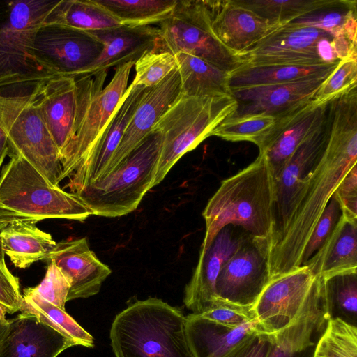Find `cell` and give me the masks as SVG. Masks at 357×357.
I'll use <instances>...</instances> for the list:
<instances>
[{"mask_svg":"<svg viewBox=\"0 0 357 357\" xmlns=\"http://www.w3.org/2000/svg\"><path fill=\"white\" fill-rule=\"evenodd\" d=\"M202 215L206 231L199 255L230 225L243 228L268 252L275 229V183L266 156L259 153L252 163L223 180Z\"/></svg>","mask_w":357,"mask_h":357,"instance_id":"6da1fadb","label":"cell"},{"mask_svg":"<svg viewBox=\"0 0 357 357\" xmlns=\"http://www.w3.org/2000/svg\"><path fill=\"white\" fill-rule=\"evenodd\" d=\"M109 337L116 357H195L186 317L157 298L137 301L119 313Z\"/></svg>","mask_w":357,"mask_h":357,"instance_id":"7a4b0ae2","label":"cell"},{"mask_svg":"<svg viewBox=\"0 0 357 357\" xmlns=\"http://www.w3.org/2000/svg\"><path fill=\"white\" fill-rule=\"evenodd\" d=\"M0 173V213L40 221L64 218L83 221L93 215L76 194L50 183L37 169L18 154Z\"/></svg>","mask_w":357,"mask_h":357,"instance_id":"3957f363","label":"cell"},{"mask_svg":"<svg viewBox=\"0 0 357 357\" xmlns=\"http://www.w3.org/2000/svg\"><path fill=\"white\" fill-rule=\"evenodd\" d=\"M237 102L232 95H181L161 116L151 132L161 138L153 185L159 184L186 153L210 137L213 129L234 113Z\"/></svg>","mask_w":357,"mask_h":357,"instance_id":"277c9868","label":"cell"},{"mask_svg":"<svg viewBox=\"0 0 357 357\" xmlns=\"http://www.w3.org/2000/svg\"><path fill=\"white\" fill-rule=\"evenodd\" d=\"M161 138L151 132L106 176L77 195L93 215L115 218L134 211L154 187Z\"/></svg>","mask_w":357,"mask_h":357,"instance_id":"5b68a950","label":"cell"},{"mask_svg":"<svg viewBox=\"0 0 357 357\" xmlns=\"http://www.w3.org/2000/svg\"><path fill=\"white\" fill-rule=\"evenodd\" d=\"M135 63L116 66L114 75L105 87L107 71L75 79L77 107L72 139L61 158L63 179L75 172L101 137L126 93Z\"/></svg>","mask_w":357,"mask_h":357,"instance_id":"8992f818","label":"cell"},{"mask_svg":"<svg viewBox=\"0 0 357 357\" xmlns=\"http://www.w3.org/2000/svg\"><path fill=\"white\" fill-rule=\"evenodd\" d=\"M0 127L8 139V155L22 156L59 185L63 180L60 154L39 107L34 85L25 93L0 91Z\"/></svg>","mask_w":357,"mask_h":357,"instance_id":"52a82bcc","label":"cell"},{"mask_svg":"<svg viewBox=\"0 0 357 357\" xmlns=\"http://www.w3.org/2000/svg\"><path fill=\"white\" fill-rule=\"evenodd\" d=\"M57 1L15 0L7 3L8 17L0 26V89L33 86L52 78L33 51L36 33Z\"/></svg>","mask_w":357,"mask_h":357,"instance_id":"ba28073f","label":"cell"},{"mask_svg":"<svg viewBox=\"0 0 357 357\" xmlns=\"http://www.w3.org/2000/svg\"><path fill=\"white\" fill-rule=\"evenodd\" d=\"M153 52L187 53L230 73L245 64L243 56L226 48L215 36L204 1L176 0L167 18L160 23Z\"/></svg>","mask_w":357,"mask_h":357,"instance_id":"9c48e42d","label":"cell"},{"mask_svg":"<svg viewBox=\"0 0 357 357\" xmlns=\"http://www.w3.org/2000/svg\"><path fill=\"white\" fill-rule=\"evenodd\" d=\"M325 301L323 277L306 266L272 278L252 307L257 331L273 334Z\"/></svg>","mask_w":357,"mask_h":357,"instance_id":"30bf717a","label":"cell"},{"mask_svg":"<svg viewBox=\"0 0 357 357\" xmlns=\"http://www.w3.org/2000/svg\"><path fill=\"white\" fill-rule=\"evenodd\" d=\"M241 56L247 66L337 63L340 61L333 36L292 22L281 25Z\"/></svg>","mask_w":357,"mask_h":357,"instance_id":"8fae6325","label":"cell"},{"mask_svg":"<svg viewBox=\"0 0 357 357\" xmlns=\"http://www.w3.org/2000/svg\"><path fill=\"white\" fill-rule=\"evenodd\" d=\"M102 43L89 31L59 25L42 26L33 51L39 65L50 77H74L100 54Z\"/></svg>","mask_w":357,"mask_h":357,"instance_id":"7c38bea8","label":"cell"},{"mask_svg":"<svg viewBox=\"0 0 357 357\" xmlns=\"http://www.w3.org/2000/svg\"><path fill=\"white\" fill-rule=\"evenodd\" d=\"M269 281L268 247L248 237L220 271L216 294L224 301L253 307Z\"/></svg>","mask_w":357,"mask_h":357,"instance_id":"4fadbf2b","label":"cell"},{"mask_svg":"<svg viewBox=\"0 0 357 357\" xmlns=\"http://www.w3.org/2000/svg\"><path fill=\"white\" fill-rule=\"evenodd\" d=\"M328 103L310 100L275 119L258 146L277 179L297 148L324 122Z\"/></svg>","mask_w":357,"mask_h":357,"instance_id":"5bb4252c","label":"cell"},{"mask_svg":"<svg viewBox=\"0 0 357 357\" xmlns=\"http://www.w3.org/2000/svg\"><path fill=\"white\" fill-rule=\"evenodd\" d=\"M181 95V79L177 68L157 84L144 89L135 113L100 178L112 171L151 132L161 116Z\"/></svg>","mask_w":357,"mask_h":357,"instance_id":"9a60e30c","label":"cell"},{"mask_svg":"<svg viewBox=\"0 0 357 357\" xmlns=\"http://www.w3.org/2000/svg\"><path fill=\"white\" fill-rule=\"evenodd\" d=\"M144 89L132 83L127 88L101 137L86 158L69 176V183L66 186L71 192H79L102 176L135 113Z\"/></svg>","mask_w":357,"mask_h":357,"instance_id":"2e32d148","label":"cell"},{"mask_svg":"<svg viewBox=\"0 0 357 357\" xmlns=\"http://www.w3.org/2000/svg\"><path fill=\"white\" fill-rule=\"evenodd\" d=\"M45 260L53 262L68 280L67 301L96 295L112 273L90 249L86 238L56 243Z\"/></svg>","mask_w":357,"mask_h":357,"instance_id":"e0dca14e","label":"cell"},{"mask_svg":"<svg viewBox=\"0 0 357 357\" xmlns=\"http://www.w3.org/2000/svg\"><path fill=\"white\" fill-rule=\"evenodd\" d=\"M204 1L213 34L226 48L240 56L281 26L234 0Z\"/></svg>","mask_w":357,"mask_h":357,"instance_id":"ac0fdd59","label":"cell"},{"mask_svg":"<svg viewBox=\"0 0 357 357\" xmlns=\"http://www.w3.org/2000/svg\"><path fill=\"white\" fill-rule=\"evenodd\" d=\"M246 238L236 236L231 227L227 226L216 235L206 251L199 255L183 299L191 314H201L213 306L218 298L215 288L218 275Z\"/></svg>","mask_w":357,"mask_h":357,"instance_id":"d6986e66","label":"cell"},{"mask_svg":"<svg viewBox=\"0 0 357 357\" xmlns=\"http://www.w3.org/2000/svg\"><path fill=\"white\" fill-rule=\"evenodd\" d=\"M89 32L102 43L103 50L92 63L73 77L75 80L92 77L113 66L135 62L153 50L160 33L159 29L150 26L124 25Z\"/></svg>","mask_w":357,"mask_h":357,"instance_id":"ffe728a7","label":"cell"},{"mask_svg":"<svg viewBox=\"0 0 357 357\" xmlns=\"http://www.w3.org/2000/svg\"><path fill=\"white\" fill-rule=\"evenodd\" d=\"M324 79H305L231 91L237 102L232 115L264 114L276 119L312 100Z\"/></svg>","mask_w":357,"mask_h":357,"instance_id":"44dd1931","label":"cell"},{"mask_svg":"<svg viewBox=\"0 0 357 357\" xmlns=\"http://www.w3.org/2000/svg\"><path fill=\"white\" fill-rule=\"evenodd\" d=\"M74 342L33 314L21 312L8 319L0 357H57Z\"/></svg>","mask_w":357,"mask_h":357,"instance_id":"7402d4cb","label":"cell"},{"mask_svg":"<svg viewBox=\"0 0 357 357\" xmlns=\"http://www.w3.org/2000/svg\"><path fill=\"white\" fill-rule=\"evenodd\" d=\"M38 103L59 151L61 161L73 134L77 107L74 78L56 76L34 84Z\"/></svg>","mask_w":357,"mask_h":357,"instance_id":"603a6c76","label":"cell"},{"mask_svg":"<svg viewBox=\"0 0 357 357\" xmlns=\"http://www.w3.org/2000/svg\"><path fill=\"white\" fill-rule=\"evenodd\" d=\"M329 127L327 110L326 116L321 126L297 148L275 181V229L271 245L284 227L298 185L319 160L325 149Z\"/></svg>","mask_w":357,"mask_h":357,"instance_id":"cb8c5ba5","label":"cell"},{"mask_svg":"<svg viewBox=\"0 0 357 357\" xmlns=\"http://www.w3.org/2000/svg\"><path fill=\"white\" fill-rule=\"evenodd\" d=\"M329 319L326 300L287 327L268 334L271 346L267 357H313L317 342Z\"/></svg>","mask_w":357,"mask_h":357,"instance_id":"d4e9b609","label":"cell"},{"mask_svg":"<svg viewBox=\"0 0 357 357\" xmlns=\"http://www.w3.org/2000/svg\"><path fill=\"white\" fill-rule=\"evenodd\" d=\"M303 266L323 278L357 271V220L342 214L323 246Z\"/></svg>","mask_w":357,"mask_h":357,"instance_id":"484cf974","label":"cell"},{"mask_svg":"<svg viewBox=\"0 0 357 357\" xmlns=\"http://www.w3.org/2000/svg\"><path fill=\"white\" fill-rule=\"evenodd\" d=\"M37 222L33 219L9 215L3 228L4 253L17 268H26L45 260L56 243L50 234L36 227Z\"/></svg>","mask_w":357,"mask_h":357,"instance_id":"4316f807","label":"cell"},{"mask_svg":"<svg viewBox=\"0 0 357 357\" xmlns=\"http://www.w3.org/2000/svg\"><path fill=\"white\" fill-rule=\"evenodd\" d=\"M186 317V332L195 357H221L248 335L258 332L257 320L229 327L197 314Z\"/></svg>","mask_w":357,"mask_h":357,"instance_id":"83f0119b","label":"cell"},{"mask_svg":"<svg viewBox=\"0 0 357 357\" xmlns=\"http://www.w3.org/2000/svg\"><path fill=\"white\" fill-rule=\"evenodd\" d=\"M337 63L243 66L230 73L229 87L231 92L234 90L259 86L326 79Z\"/></svg>","mask_w":357,"mask_h":357,"instance_id":"f1b7e54d","label":"cell"},{"mask_svg":"<svg viewBox=\"0 0 357 357\" xmlns=\"http://www.w3.org/2000/svg\"><path fill=\"white\" fill-rule=\"evenodd\" d=\"M182 94L187 96L231 95L230 73L195 56L178 52L175 55Z\"/></svg>","mask_w":357,"mask_h":357,"instance_id":"f546056e","label":"cell"},{"mask_svg":"<svg viewBox=\"0 0 357 357\" xmlns=\"http://www.w3.org/2000/svg\"><path fill=\"white\" fill-rule=\"evenodd\" d=\"M59 25L90 31L121 24L96 0H60L47 15L43 26Z\"/></svg>","mask_w":357,"mask_h":357,"instance_id":"4dcf8cb0","label":"cell"},{"mask_svg":"<svg viewBox=\"0 0 357 357\" xmlns=\"http://www.w3.org/2000/svg\"><path fill=\"white\" fill-rule=\"evenodd\" d=\"M22 297L21 312L33 314L41 321L71 340L75 345L89 348L93 347V336L71 317L65 310L41 298L30 288L24 290Z\"/></svg>","mask_w":357,"mask_h":357,"instance_id":"1f68e13d","label":"cell"},{"mask_svg":"<svg viewBox=\"0 0 357 357\" xmlns=\"http://www.w3.org/2000/svg\"><path fill=\"white\" fill-rule=\"evenodd\" d=\"M290 22L315 27L333 37L345 36L357 43V1L333 0L326 6Z\"/></svg>","mask_w":357,"mask_h":357,"instance_id":"d6a6232c","label":"cell"},{"mask_svg":"<svg viewBox=\"0 0 357 357\" xmlns=\"http://www.w3.org/2000/svg\"><path fill=\"white\" fill-rule=\"evenodd\" d=\"M121 25L145 26L160 24L172 12L176 0H96Z\"/></svg>","mask_w":357,"mask_h":357,"instance_id":"836d02e7","label":"cell"},{"mask_svg":"<svg viewBox=\"0 0 357 357\" xmlns=\"http://www.w3.org/2000/svg\"><path fill=\"white\" fill-rule=\"evenodd\" d=\"M330 319L356 326L357 271L323 278Z\"/></svg>","mask_w":357,"mask_h":357,"instance_id":"e575fe53","label":"cell"},{"mask_svg":"<svg viewBox=\"0 0 357 357\" xmlns=\"http://www.w3.org/2000/svg\"><path fill=\"white\" fill-rule=\"evenodd\" d=\"M273 23L283 25L332 3L333 0H234Z\"/></svg>","mask_w":357,"mask_h":357,"instance_id":"d590c367","label":"cell"},{"mask_svg":"<svg viewBox=\"0 0 357 357\" xmlns=\"http://www.w3.org/2000/svg\"><path fill=\"white\" fill-rule=\"evenodd\" d=\"M275 121V117L264 114H231L213 129L211 136L231 142H250L258 146Z\"/></svg>","mask_w":357,"mask_h":357,"instance_id":"8d00e7d4","label":"cell"},{"mask_svg":"<svg viewBox=\"0 0 357 357\" xmlns=\"http://www.w3.org/2000/svg\"><path fill=\"white\" fill-rule=\"evenodd\" d=\"M313 357H357V326L330 319L317 342Z\"/></svg>","mask_w":357,"mask_h":357,"instance_id":"74e56055","label":"cell"},{"mask_svg":"<svg viewBox=\"0 0 357 357\" xmlns=\"http://www.w3.org/2000/svg\"><path fill=\"white\" fill-rule=\"evenodd\" d=\"M133 85L144 89L153 86L177 68L175 56L167 52H149L138 59L135 64Z\"/></svg>","mask_w":357,"mask_h":357,"instance_id":"f35d334b","label":"cell"},{"mask_svg":"<svg viewBox=\"0 0 357 357\" xmlns=\"http://www.w3.org/2000/svg\"><path fill=\"white\" fill-rule=\"evenodd\" d=\"M354 86H357V58L344 59L323 81L312 100L328 103Z\"/></svg>","mask_w":357,"mask_h":357,"instance_id":"ab89813d","label":"cell"},{"mask_svg":"<svg viewBox=\"0 0 357 357\" xmlns=\"http://www.w3.org/2000/svg\"><path fill=\"white\" fill-rule=\"evenodd\" d=\"M342 211L334 195L330 199L305 245L302 258L304 265L323 246L333 231Z\"/></svg>","mask_w":357,"mask_h":357,"instance_id":"60d3db41","label":"cell"},{"mask_svg":"<svg viewBox=\"0 0 357 357\" xmlns=\"http://www.w3.org/2000/svg\"><path fill=\"white\" fill-rule=\"evenodd\" d=\"M46 274L42 282L31 290L48 303L65 310L70 284L60 269L52 261L47 262Z\"/></svg>","mask_w":357,"mask_h":357,"instance_id":"b9f144b4","label":"cell"},{"mask_svg":"<svg viewBox=\"0 0 357 357\" xmlns=\"http://www.w3.org/2000/svg\"><path fill=\"white\" fill-rule=\"evenodd\" d=\"M197 315L229 327L257 320L252 307L235 305L220 298L209 310Z\"/></svg>","mask_w":357,"mask_h":357,"instance_id":"7bdbcfd3","label":"cell"},{"mask_svg":"<svg viewBox=\"0 0 357 357\" xmlns=\"http://www.w3.org/2000/svg\"><path fill=\"white\" fill-rule=\"evenodd\" d=\"M333 195L342 214L349 219L357 220V165L344 177Z\"/></svg>","mask_w":357,"mask_h":357,"instance_id":"ee69618b","label":"cell"},{"mask_svg":"<svg viewBox=\"0 0 357 357\" xmlns=\"http://www.w3.org/2000/svg\"><path fill=\"white\" fill-rule=\"evenodd\" d=\"M271 346L268 334L253 333L221 357H267Z\"/></svg>","mask_w":357,"mask_h":357,"instance_id":"f6af8a7d","label":"cell"},{"mask_svg":"<svg viewBox=\"0 0 357 357\" xmlns=\"http://www.w3.org/2000/svg\"><path fill=\"white\" fill-rule=\"evenodd\" d=\"M22 303L18 278L0 266V306L6 313L13 314L20 312Z\"/></svg>","mask_w":357,"mask_h":357,"instance_id":"bcb514c9","label":"cell"},{"mask_svg":"<svg viewBox=\"0 0 357 357\" xmlns=\"http://www.w3.org/2000/svg\"><path fill=\"white\" fill-rule=\"evenodd\" d=\"M8 218L9 215H2L0 213V266L5 271H8V269L5 261V253L3 251L1 232Z\"/></svg>","mask_w":357,"mask_h":357,"instance_id":"7dc6e473","label":"cell"},{"mask_svg":"<svg viewBox=\"0 0 357 357\" xmlns=\"http://www.w3.org/2000/svg\"><path fill=\"white\" fill-rule=\"evenodd\" d=\"M8 144L7 137L0 127V160H4L8 153Z\"/></svg>","mask_w":357,"mask_h":357,"instance_id":"c3c4849f","label":"cell"},{"mask_svg":"<svg viewBox=\"0 0 357 357\" xmlns=\"http://www.w3.org/2000/svg\"><path fill=\"white\" fill-rule=\"evenodd\" d=\"M6 312L0 306V345L6 335L8 327V320L6 319Z\"/></svg>","mask_w":357,"mask_h":357,"instance_id":"681fc988","label":"cell"},{"mask_svg":"<svg viewBox=\"0 0 357 357\" xmlns=\"http://www.w3.org/2000/svg\"><path fill=\"white\" fill-rule=\"evenodd\" d=\"M3 162V160H0V167H1V165H2Z\"/></svg>","mask_w":357,"mask_h":357,"instance_id":"f907efd6","label":"cell"}]
</instances>
